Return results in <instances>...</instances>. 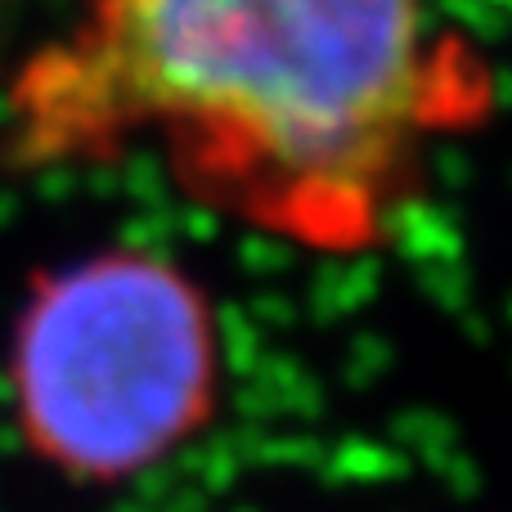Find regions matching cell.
<instances>
[{
	"label": "cell",
	"mask_w": 512,
	"mask_h": 512,
	"mask_svg": "<svg viewBox=\"0 0 512 512\" xmlns=\"http://www.w3.org/2000/svg\"><path fill=\"white\" fill-rule=\"evenodd\" d=\"M9 423L27 459L81 490L167 468L225 396V328L176 256L113 243L27 283L5 342Z\"/></svg>",
	"instance_id": "obj_2"
},
{
	"label": "cell",
	"mask_w": 512,
	"mask_h": 512,
	"mask_svg": "<svg viewBox=\"0 0 512 512\" xmlns=\"http://www.w3.org/2000/svg\"><path fill=\"white\" fill-rule=\"evenodd\" d=\"M486 108V59L427 0H77L9 77L0 162L41 176L153 149L207 212L355 256Z\"/></svg>",
	"instance_id": "obj_1"
}]
</instances>
